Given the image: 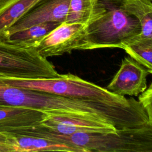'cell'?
<instances>
[{"instance_id":"3","label":"cell","mask_w":152,"mask_h":152,"mask_svg":"<svg viewBox=\"0 0 152 152\" xmlns=\"http://www.w3.org/2000/svg\"><path fill=\"white\" fill-rule=\"evenodd\" d=\"M101 12L86 28L81 50L121 48L140 33L138 20L126 13L116 0H99Z\"/></svg>"},{"instance_id":"13","label":"cell","mask_w":152,"mask_h":152,"mask_svg":"<svg viewBox=\"0 0 152 152\" xmlns=\"http://www.w3.org/2000/svg\"><path fill=\"white\" fill-rule=\"evenodd\" d=\"M41 0H0V39L4 33Z\"/></svg>"},{"instance_id":"10","label":"cell","mask_w":152,"mask_h":152,"mask_svg":"<svg viewBox=\"0 0 152 152\" xmlns=\"http://www.w3.org/2000/svg\"><path fill=\"white\" fill-rule=\"evenodd\" d=\"M0 132L6 136L14 152H87L83 148L74 144L24 134L15 129H1Z\"/></svg>"},{"instance_id":"5","label":"cell","mask_w":152,"mask_h":152,"mask_svg":"<svg viewBox=\"0 0 152 152\" xmlns=\"http://www.w3.org/2000/svg\"><path fill=\"white\" fill-rule=\"evenodd\" d=\"M59 74L36 48L0 41V76L36 79L56 77Z\"/></svg>"},{"instance_id":"4","label":"cell","mask_w":152,"mask_h":152,"mask_svg":"<svg viewBox=\"0 0 152 152\" xmlns=\"http://www.w3.org/2000/svg\"><path fill=\"white\" fill-rule=\"evenodd\" d=\"M0 81L25 88L50 93L66 97L91 99L119 104H129L138 100L116 94L107 89L71 73L56 77L36 79L0 76Z\"/></svg>"},{"instance_id":"8","label":"cell","mask_w":152,"mask_h":152,"mask_svg":"<svg viewBox=\"0 0 152 152\" xmlns=\"http://www.w3.org/2000/svg\"><path fill=\"white\" fill-rule=\"evenodd\" d=\"M70 0H41L4 34L5 36L48 22L65 21ZM0 39V40H1Z\"/></svg>"},{"instance_id":"7","label":"cell","mask_w":152,"mask_h":152,"mask_svg":"<svg viewBox=\"0 0 152 152\" xmlns=\"http://www.w3.org/2000/svg\"><path fill=\"white\" fill-rule=\"evenodd\" d=\"M151 72L129 56H126L106 89L121 96H138L147 87V77Z\"/></svg>"},{"instance_id":"16","label":"cell","mask_w":152,"mask_h":152,"mask_svg":"<svg viewBox=\"0 0 152 152\" xmlns=\"http://www.w3.org/2000/svg\"><path fill=\"white\" fill-rule=\"evenodd\" d=\"M128 55L150 71H152V40L134 37L122 47Z\"/></svg>"},{"instance_id":"19","label":"cell","mask_w":152,"mask_h":152,"mask_svg":"<svg viewBox=\"0 0 152 152\" xmlns=\"http://www.w3.org/2000/svg\"><path fill=\"white\" fill-rule=\"evenodd\" d=\"M0 141H6V142H9L6 137V136L2 132H0Z\"/></svg>"},{"instance_id":"18","label":"cell","mask_w":152,"mask_h":152,"mask_svg":"<svg viewBox=\"0 0 152 152\" xmlns=\"http://www.w3.org/2000/svg\"><path fill=\"white\" fill-rule=\"evenodd\" d=\"M0 152H14L12 145L9 142L0 141Z\"/></svg>"},{"instance_id":"9","label":"cell","mask_w":152,"mask_h":152,"mask_svg":"<svg viewBox=\"0 0 152 152\" xmlns=\"http://www.w3.org/2000/svg\"><path fill=\"white\" fill-rule=\"evenodd\" d=\"M43 129L55 134L71 135L78 132L118 133L119 131L112 124L81 118L47 115L39 125Z\"/></svg>"},{"instance_id":"12","label":"cell","mask_w":152,"mask_h":152,"mask_svg":"<svg viewBox=\"0 0 152 152\" xmlns=\"http://www.w3.org/2000/svg\"><path fill=\"white\" fill-rule=\"evenodd\" d=\"M126 13L135 17L141 27L137 37L152 40V0H116Z\"/></svg>"},{"instance_id":"6","label":"cell","mask_w":152,"mask_h":152,"mask_svg":"<svg viewBox=\"0 0 152 152\" xmlns=\"http://www.w3.org/2000/svg\"><path fill=\"white\" fill-rule=\"evenodd\" d=\"M86 28L84 24L63 22L45 36L36 48L46 58L81 50Z\"/></svg>"},{"instance_id":"1","label":"cell","mask_w":152,"mask_h":152,"mask_svg":"<svg viewBox=\"0 0 152 152\" xmlns=\"http://www.w3.org/2000/svg\"><path fill=\"white\" fill-rule=\"evenodd\" d=\"M0 104L39 110L47 115L107 122L119 130L152 126L138 100L129 104L109 103L66 97L0 82Z\"/></svg>"},{"instance_id":"2","label":"cell","mask_w":152,"mask_h":152,"mask_svg":"<svg viewBox=\"0 0 152 152\" xmlns=\"http://www.w3.org/2000/svg\"><path fill=\"white\" fill-rule=\"evenodd\" d=\"M18 130L24 134L74 144L87 152H152V126L122 130L118 133L78 132L71 135L51 132L39 125Z\"/></svg>"},{"instance_id":"15","label":"cell","mask_w":152,"mask_h":152,"mask_svg":"<svg viewBox=\"0 0 152 152\" xmlns=\"http://www.w3.org/2000/svg\"><path fill=\"white\" fill-rule=\"evenodd\" d=\"M102 7L95 0H70L64 22L79 23L86 26L102 11Z\"/></svg>"},{"instance_id":"20","label":"cell","mask_w":152,"mask_h":152,"mask_svg":"<svg viewBox=\"0 0 152 152\" xmlns=\"http://www.w3.org/2000/svg\"><path fill=\"white\" fill-rule=\"evenodd\" d=\"M95 1H99V0H95Z\"/></svg>"},{"instance_id":"11","label":"cell","mask_w":152,"mask_h":152,"mask_svg":"<svg viewBox=\"0 0 152 152\" xmlns=\"http://www.w3.org/2000/svg\"><path fill=\"white\" fill-rule=\"evenodd\" d=\"M46 116L47 114L39 110L0 104V129L34 126Z\"/></svg>"},{"instance_id":"14","label":"cell","mask_w":152,"mask_h":152,"mask_svg":"<svg viewBox=\"0 0 152 152\" xmlns=\"http://www.w3.org/2000/svg\"><path fill=\"white\" fill-rule=\"evenodd\" d=\"M59 24L61 23L57 22H48L36 24L6 35L0 41L23 46L36 48L43 37Z\"/></svg>"},{"instance_id":"17","label":"cell","mask_w":152,"mask_h":152,"mask_svg":"<svg viewBox=\"0 0 152 152\" xmlns=\"http://www.w3.org/2000/svg\"><path fill=\"white\" fill-rule=\"evenodd\" d=\"M138 102L146 112L149 121L152 124V84L146 88L138 96Z\"/></svg>"}]
</instances>
